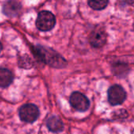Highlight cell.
Listing matches in <instances>:
<instances>
[{
    "label": "cell",
    "mask_w": 134,
    "mask_h": 134,
    "mask_svg": "<svg viewBox=\"0 0 134 134\" xmlns=\"http://www.w3.org/2000/svg\"><path fill=\"white\" fill-rule=\"evenodd\" d=\"M33 52L39 60L51 67L61 68L67 64L66 60L60 54L49 48L36 46L33 47Z\"/></svg>",
    "instance_id": "obj_1"
},
{
    "label": "cell",
    "mask_w": 134,
    "mask_h": 134,
    "mask_svg": "<svg viewBox=\"0 0 134 134\" xmlns=\"http://www.w3.org/2000/svg\"><path fill=\"white\" fill-rule=\"evenodd\" d=\"M56 24L55 16L49 11H41L36 19V27L42 31H48L53 29Z\"/></svg>",
    "instance_id": "obj_2"
},
{
    "label": "cell",
    "mask_w": 134,
    "mask_h": 134,
    "mask_svg": "<svg viewBox=\"0 0 134 134\" xmlns=\"http://www.w3.org/2000/svg\"><path fill=\"white\" fill-rule=\"evenodd\" d=\"M38 116L39 110L38 107L33 104H24L19 109V117L24 122H34Z\"/></svg>",
    "instance_id": "obj_3"
},
{
    "label": "cell",
    "mask_w": 134,
    "mask_h": 134,
    "mask_svg": "<svg viewBox=\"0 0 134 134\" xmlns=\"http://www.w3.org/2000/svg\"><path fill=\"white\" fill-rule=\"evenodd\" d=\"M108 101L111 105H119L125 101L126 93L121 86L114 85L109 88L108 91Z\"/></svg>",
    "instance_id": "obj_4"
},
{
    "label": "cell",
    "mask_w": 134,
    "mask_h": 134,
    "mask_svg": "<svg viewBox=\"0 0 134 134\" xmlns=\"http://www.w3.org/2000/svg\"><path fill=\"white\" fill-rule=\"evenodd\" d=\"M71 105L79 111H86L90 108V100L82 93L74 92L70 97Z\"/></svg>",
    "instance_id": "obj_5"
},
{
    "label": "cell",
    "mask_w": 134,
    "mask_h": 134,
    "mask_svg": "<svg viewBox=\"0 0 134 134\" xmlns=\"http://www.w3.org/2000/svg\"><path fill=\"white\" fill-rule=\"evenodd\" d=\"M106 41L107 35L103 29L94 30L90 35V42L93 47L100 48L106 43Z\"/></svg>",
    "instance_id": "obj_6"
},
{
    "label": "cell",
    "mask_w": 134,
    "mask_h": 134,
    "mask_svg": "<svg viewBox=\"0 0 134 134\" xmlns=\"http://www.w3.org/2000/svg\"><path fill=\"white\" fill-rule=\"evenodd\" d=\"M21 9V4L16 1H9L5 2L2 7V12L8 16H16Z\"/></svg>",
    "instance_id": "obj_7"
},
{
    "label": "cell",
    "mask_w": 134,
    "mask_h": 134,
    "mask_svg": "<svg viewBox=\"0 0 134 134\" xmlns=\"http://www.w3.org/2000/svg\"><path fill=\"white\" fill-rule=\"evenodd\" d=\"M47 128L53 133H59L64 130V124L60 119L57 116H51L46 122Z\"/></svg>",
    "instance_id": "obj_8"
},
{
    "label": "cell",
    "mask_w": 134,
    "mask_h": 134,
    "mask_svg": "<svg viewBox=\"0 0 134 134\" xmlns=\"http://www.w3.org/2000/svg\"><path fill=\"white\" fill-rule=\"evenodd\" d=\"M12 72L7 68H0V87L5 88L13 82Z\"/></svg>",
    "instance_id": "obj_9"
},
{
    "label": "cell",
    "mask_w": 134,
    "mask_h": 134,
    "mask_svg": "<svg viewBox=\"0 0 134 134\" xmlns=\"http://www.w3.org/2000/svg\"><path fill=\"white\" fill-rule=\"evenodd\" d=\"M88 4L92 9H93L95 10H101V9L106 8V6L108 4V1H104V0H101V1H89Z\"/></svg>",
    "instance_id": "obj_10"
},
{
    "label": "cell",
    "mask_w": 134,
    "mask_h": 134,
    "mask_svg": "<svg viewBox=\"0 0 134 134\" xmlns=\"http://www.w3.org/2000/svg\"><path fill=\"white\" fill-rule=\"evenodd\" d=\"M2 43L0 42V52L2 51Z\"/></svg>",
    "instance_id": "obj_11"
}]
</instances>
